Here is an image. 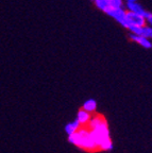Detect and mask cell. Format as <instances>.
Instances as JSON below:
<instances>
[{
	"label": "cell",
	"mask_w": 152,
	"mask_h": 153,
	"mask_svg": "<svg viewBox=\"0 0 152 153\" xmlns=\"http://www.w3.org/2000/svg\"><path fill=\"white\" fill-rule=\"evenodd\" d=\"M93 134L94 139L98 145V149L102 151H110L113 149V141L110 135L107 121L101 115L92 116L89 122L86 126Z\"/></svg>",
	"instance_id": "6da1fadb"
},
{
	"label": "cell",
	"mask_w": 152,
	"mask_h": 153,
	"mask_svg": "<svg viewBox=\"0 0 152 153\" xmlns=\"http://www.w3.org/2000/svg\"><path fill=\"white\" fill-rule=\"evenodd\" d=\"M68 141L74 146L89 152L99 150L93 134L87 127H81L77 132L68 135Z\"/></svg>",
	"instance_id": "7a4b0ae2"
},
{
	"label": "cell",
	"mask_w": 152,
	"mask_h": 153,
	"mask_svg": "<svg viewBox=\"0 0 152 153\" xmlns=\"http://www.w3.org/2000/svg\"><path fill=\"white\" fill-rule=\"evenodd\" d=\"M107 15L112 16L113 18L118 22L121 26H124L126 28V22H127V12L121 7H110L109 9L105 11Z\"/></svg>",
	"instance_id": "3957f363"
},
{
	"label": "cell",
	"mask_w": 152,
	"mask_h": 153,
	"mask_svg": "<svg viewBox=\"0 0 152 153\" xmlns=\"http://www.w3.org/2000/svg\"><path fill=\"white\" fill-rule=\"evenodd\" d=\"M146 25V19L143 15L136 14V13L132 12H127V22H126V28L128 29L129 26H145Z\"/></svg>",
	"instance_id": "277c9868"
},
{
	"label": "cell",
	"mask_w": 152,
	"mask_h": 153,
	"mask_svg": "<svg viewBox=\"0 0 152 153\" xmlns=\"http://www.w3.org/2000/svg\"><path fill=\"white\" fill-rule=\"evenodd\" d=\"M76 118L78 119V121L80 122L81 127H86L88 124V122H89L90 118H92V114L88 113L87 111L81 108V110H79L78 113H77Z\"/></svg>",
	"instance_id": "5b68a950"
},
{
	"label": "cell",
	"mask_w": 152,
	"mask_h": 153,
	"mask_svg": "<svg viewBox=\"0 0 152 153\" xmlns=\"http://www.w3.org/2000/svg\"><path fill=\"white\" fill-rule=\"evenodd\" d=\"M130 38L132 39V41L138 43L142 47L146 48V49H150V48H152V43L150 42V39L148 37H145V36H142V35H136V34L131 33Z\"/></svg>",
	"instance_id": "8992f818"
},
{
	"label": "cell",
	"mask_w": 152,
	"mask_h": 153,
	"mask_svg": "<svg viewBox=\"0 0 152 153\" xmlns=\"http://www.w3.org/2000/svg\"><path fill=\"white\" fill-rule=\"evenodd\" d=\"M127 10L129 12L132 13H136V14H140V15H145L146 11L143 9V7L137 3L136 1H130V2H127Z\"/></svg>",
	"instance_id": "52a82bcc"
},
{
	"label": "cell",
	"mask_w": 152,
	"mask_h": 153,
	"mask_svg": "<svg viewBox=\"0 0 152 153\" xmlns=\"http://www.w3.org/2000/svg\"><path fill=\"white\" fill-rule=\"evenodd\" d=\"M81 128V124H80V122L78 121V119H75L74 121H72V122H68V123H66L65 124V128H64V130H65V133L67 134V135H70V134H72V133H75V132H77L79 129Z\"/></svg>",
	"instance_id": "ba28073f"
},
{
	"label": "cell",
	"mask_w": 152,
	"mask_h": 153,
	"mask_svg": "<svg viewBox=\"0 0 152 153\" xmlns=\"http://www.w3.org/2000/svg\"><path fill=\"white\" fill-rule=\"evenodd\" d=\"M82 108L87 111L90 114H93L97 111V102H96L95 99H87L82 105Z\"/></svg>",
	"instance_id": "9c48e42d"
},
{
	"label": "cell",
	"mask_w": 152,
	"mask_h": 153,
	"mask_svg": "<svg viewBox=\"0 0 152 153\" xmlns=\"http://www.w3.org/2000/svg\"><path fill=\"white\" fill-rule=\"evenodd\" d=\"M94 1H95L96 7L103 12H105L110 7V0H94Z\"/></svg>",
	"instance_id": "30bf717a"
},
{
	"label": "cell",
	"mask_w": 152,
	"mask_h": 153,
	"mask_svg": "<svg viewBox=\"0 0 152 153\" xmlns=\"http://www.w3.org/2000/svg\"><path fill=\"white\" fill-rule=\"evenodd\" d=\"M144 17H145V19H146V22H147L150 27H152V14H151V13H149V12H147V11H146Z\"/></svg>",
	"instance_id": "8fae6325"
},
{
	"label": "cell",
	"mask_w": 152,
	"mask_h": 153,
	"mask_svg": "<svg viewBox=\"0 0 152 153\" xmlns=\"http://www.w3.org/2000/svg\"><path fill=\"white\" fill-rule=\"evenodd\" d=\"M127 2H130V1H136V0H126Z\"/></svg>",
	"instance_id": "7c38bea8"
},
{
	"label": "cell",
	"mask_w": 152,
	"mask_h": 153,
	"mask_svg": "<svg viewBox=\"0 0 152 153\" xmlns=\"http://www.w3.org/2000/svg\"><path fill=\"white\" fill-rule=\"evenodd\" d=\"M151 38H152V34H151Z\"/></svg>",
	"instance_id": "4fadbf2b"
},
{
	"label": "cell",
	"mask_w": 152,
	"mask_h": 153,
	"mask_svg": "<svg viewBox=\"0 0 152 153\" xmlns=\"http://www.w3.org/2000/svg\"><path fill=\"white\" fill-rule=\"evenodd\" d=\"M110 1H112V0H110Z\"/></svg>",
	"instance_id": "5bb4252c"
},
{
	"label": "cell",
	"mask_w": 152,
	"mask_h": 153,
	"mask_svg": "<svg viewBox=\"0 0 152 153\" xmlns=\"http://www.w3.org/2000/svg\"><path fill=\"white\" fill-rule=\"evenodd\" d=\"M93 1H94V0H93Z\"/></svg>",
	"instance_id": "9a60e30c"
}]
</instances>
